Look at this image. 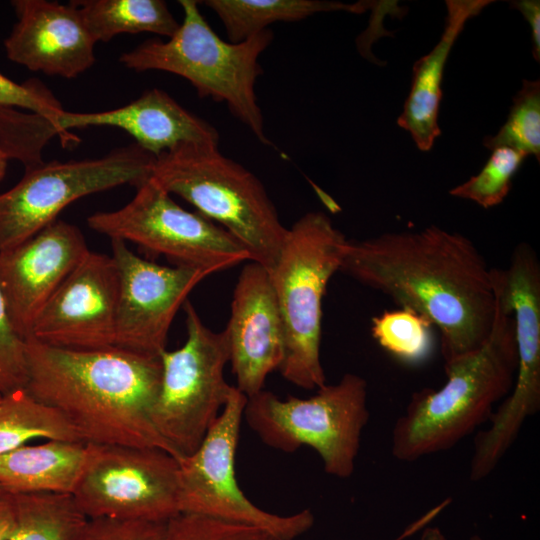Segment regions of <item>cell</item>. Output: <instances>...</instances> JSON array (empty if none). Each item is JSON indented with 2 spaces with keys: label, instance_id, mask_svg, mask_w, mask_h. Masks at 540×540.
I'll return each mask as SVG.
<instances>
[{
  "label": "cell",
  "instance_id": "obj_18",
  "mask_svg": "<svg viewBox=\"0 0 540 540\" xmlns=\"http://www.w3.org/2000/svg\"><path fill=\"white\" fill-rule=\"evenodd\" d=\"M17 22L4 41L7 57L31 71L75 78L95 62V40L72 3L11 1Z\"/></svg>",
  "mask_w": 540,
  "mask_h": 540
},
{
  "label": "cell",
  "instance_id": "obj_2",
  "mask_svg": "<svg viewBox=\"0 0 540 540\" xmlns=\"http://www.w3.org/2000/svg\"><path fill=\"white\" fill-rule=\"evenodd\" d=\"M25 352L24 389L59 412L83 443L159 448L176 458L152 421L160 357L66 349L32 338L25 339Z\"/></svg>",
  "mask_w": 540,
  "mask_h": 540
},
{
  "label": "cell",
  "instance_id": "obj_32",
  "mask_svg": "<svg viewBox=\"0 0 540 540\" xmlns=\"http://www.w3.org/2000/svg\"><path fill=\"white\" fill-rule=\"evenodd\" d=\"M23 108L36 113L50 124L64 111L60 102L39 81L16 83L0 73V108Z\"/></svg>",
  "mask_w": 540,
  "mask_h": 540
},
{
  "label": "cell",
  "instance_id": "obj_19",
  "mask_svg": "<svg viewBox=\"0 0 540 540\" xmlns=\"http://www.w3.org/2000/svg\"><path fill=\"white\" fill-rule=\"evenodd\" d=\"M89 126L117 127L155 158L184 143H219L218 131L202 118L192 114L168 93L154 88L145 91L129 104L101 112L63 111L51 124L63 143L78 138L69 132Z\"/></svg>",
  "mask_w": 540,
  "mask_h": 540
},
{
  "label": "cell",
  "instance_id": "obj_4",
  "mask_svg": "<svg viewBox=\"0 0 540 540\" xmlns=\"http://www.w3.org/2000/svg\"><path fill=\"white\" fill-rule=\"evenodd\" d=\"M151 177L171 195L223 227L270 272L288 228L261 180L218 144L184 143L155 158Z\"/></svg>",
  "mask_w": 540,
  "mask_h": 540
},
{
  "label": "cell",
  "instance_id": "obj_33",
  "mask_svg": "<svg viewBox=\"0 0 540 540\" xmlns=\"http://www.w3.org/2000/svg\"><path fill=\"white\" fill-rule=\"evenodd\" d=\"M168 522L92 518L79 540H166Z\"/></svg>",
  "mask_w": 540,
  "mask_h": 540
},
{
  "label": "cell",
  "instance_id": "obj_30",
  "mask_svg": "<svg viewBox=\"0 0 540 540\" xmlns=\"http://www.w3.org/2000/svg\"><path fill=\"white\" fill-rule=\"evenodd\" d=\"M166 540H281L250 526L191 514H178L167 525Z\"/></svg>",
  "mask_w": 540,
  "mask_h": 540
},
{
  "label": "cell",
  "instance_id": "obj_5",
  "mask_svg": "<svg viewBox=\"0 0 540 540\" xmlns=\"http://www.w3.org/2000/svg\"><path fill=\"white\" fill-rule=\"evenodd\" d=\"M178 2L184 18L175 34L167 41L147 40L119 61L135 71L160 70L185 78L201 98L224 102L262 144L271 145L255 86L263 73L258 59L273 33L266 29L239 43L226 42L202 16L198 1Z\"/></svg>",
  "mask_w": 540,
  "mask_h": 540
},
{
  "label": "cell",
  "instance_id": "obj_39",
  "mask_svg": "<svg viewBox=\"0 0 540 540\" xmlns=\"http://www.w3.org/2000/svg\"><path fill=\"white\" fill-rule=\"evenodd\" d=\"M440 540H448V539L446 538L445 535H443ZM468 540H484V539L479 535H473Z\"/></svg>",
  "mask_w": 540,
  "mask_h": 540
},
{
  "label": "cell",
  "instance_id": "obj_35",
  "mask_svg": "<svg viewBox=\"0 0 540 540\" xmlns=\"http://www.w3.org/2000/svg\"><path fill=\"white\" fill-rule=\"evenodd\" d=\"M14 524L12 493L0 488V540H8Z\"/></svg>",
  "mask_w": 540,
  "mask_h": 540
},
{
  "label": "cell",
  "instance_id": "obj_25",
  "mask_svg": "<svg viewBox=\"0 0 540 540\" xmlns=\"http://www.w3.org/2000/svg\"><path fill=\"white\" fill-rule=\"evenodd\" d=\"M33 439L82 442L55 409L33 398L24 388L0 400V455Z\"/></svg>",
  "mask_w": 540,
  "mask_h": 540
},
{
  "label": "cell",
  "instance_id": "obj_8",
  "mask_svg": "<svg viewBox=\"0 0 540 540\" xmlns=\"http://www.w3.org/2000/svg\"><path fill=\"white\" fill-rule=\"evenodd\" d=\"M183 309L186 340L160 355L161 382L152 410L154 427L178 460L196 451L234 386L225 378L229 363L225 330L207 327L189 300Z\"/></svg>",
  "mask_w": 540,
  "mask_h": 540
},
{
  "label": "cell",
  "instance_id": "obj_38",
  "mask_svg": "<svg viewBox=\"0 0 540 540\" xmlns=\"http://www.w3.org/2000/svg\"><path fill=\"white\" fill-rule=\"evenodd\" d=\"M8 158L0 148V181L5 177Z\"/></svg>",
  "mask_w": 540,
  "mask_h": 540
},
{
  "label": "cell",
  "instance_id": "obj_31",
  "mask_svg": "<svg viewBox=\"0 0 540 540\" xmlns=\"http://www.w3.org/2000/svg\"><path fill=\"white\" fill-rule=\"evenodd\" d=\"M27 361L25 340L14 330L0 289V393L25 388Z\"/></svg>",
  "mask_w": 540,
  "mask_h": 540
},
{
  "label": "cell",
  "instance_id": "obj_29",
  "mask_svg": "<svg viewBox=\"0 0 540 540\" xmlns=\"http://www.w3.org/2000/svg\"><path fill=\"white\" fill-rule=\"evenodd\" d=\"M53 136L44 117L13 107L0 108V148L8 160L16 159L25 168L43 163L41 150Z\"/></svg>",
  "mask_w": 540,
  "mask_h": 540
},
{
  "label": "cell",
  "instance_id": "obj_21",
  "mask_svg": "<svg viewBox=\"0 0 540 540\" xmlns=\"http://www.w3.org/2000/svg\"><path fill=\"white\" fill-rule=\"evenodd\" d=\"M85 451L83 442L46 440L24 444L0 455V488L14 494H72Z\"/></svg>",
  "mask_w": 540,
  "mask_h": 540
},
{
  "label": "cell",
  "instance_id": "obj_13",
  "mask_svg": "<svg viewBox=\"0 0 540 540\" xmlns=\"http://www.w3.org/2000/svg\"><path fill=\"white\" fill-rule=\"evenodd\" d=\"M111 245L119 277L115 348L160 357L176 313L209 274L144 259L121 240Z\"/></svg>",
  "mask_w": 540,
  "mask_h": 540
},
{
  "label": "cell",
  "instance_id": "obj_10",
  "mask_svg": "<svg viewBox=\"0 0 540 540\" xmlns=\"http://www.w3.org/2000/svg\"><path fill=\"white\" fill-rule=\"evenodd\" d=\"M87 223L111 240L133 242L175 266L209 275L251 261L241 242L199 212L182 208L152 177L122 208L94 213Z\"/></svg>",
  "mask_w": 540,
  "mask_h": 540
},
{
  "label": "cell",
  "instance_id": "obj_6",
  "mask_svg": "<svg viewBox=\"0 0 540 540\" xmlns=\"http://www.w3.org/2000/svg\"><path fill=\"white\" fill-rule=\"evenodd\" d=\"M347 239L323 212L312 211L288 228L279 257L268 272L284 334L279 371L291 384L319 389L326 384L321 362L322 301L339 271Z\"/></svg>",
  "mask_w": 540,
  "mask_h": 540
},
{
  "label": "cell",
  "instance_id": "obj_22",
  "mask_svg": "<svg viewBox=\"0 0 540 540\" xmlns=\"http://www.w3.org/2000/svg\"><path fill=\"white\" fill-rule=\"evenodd\" d=\"M216 13L229 42L239 43L276 22H296L320 12L363 13L368 2L345 4L320 0H205L199 1Z\"/></svg>",
  "mask_w": 540,
  "mask_h": 540
},
{
  "label": "cell",
  "instance_id": "obj_23",
  "mask_svg": "<svg viewBox=\"0 0 540 540\" xmlns=\"http://www.w3.org/2000/svg\"><path fill=\"white\" fill-rule=\"evenodd\" d=\"M92 38L107 42L121 33L150 32L172 37L179 23L162 0L72 1Z\"/></svg>",
  "mask_w": 540,
  "mask_h": 540
},
{
  "label": "cell",
  "instance_id": "obj_14",
  "mask_svg": "<svg viewBox=\"0 0 540 540\" xmlns=\"http://www.w3.org/2000/svg\"><path fill=\"white\" fill-rule=\"evenodd\" d=\"M118 291L112 256L89 250L48 300L27 338L74 350L115 348Z\"/></svg>",
  "mask_w": 540,
  "mask_h": 540
},
{
  "label": "cell",
  "instance_id": "obj_1",
  "mask_svg": "<svg viewBox=\"0 0 540 540\" xmlns=\"http://www.w3.org/2000/svg\"><path fill=\"white\" fill-rule=\"evenodd\" d=\"M339 271L427 318L440 332L445 363L477 350L491 332L492 268L460 233L432 225L347 239Z\"/></svg>",
  "mask_w": 540,
  "mask_h": 540
},
{
  "label": "cell",
  "instance_id": "obj_26",
  "mask_svg": "<svg viewBox=\"0 0 540 540\" xmlns=\"http://www.w3.org/2000/svg\"><path fill=\"white\" fill-rule=\"evenodd\" d=\"M431 322L406 308L384 311L372 318L371 334L391 356L406 364H417L433 350Z\"/></svg>",
  "mask_w": 540,
  "mask_h": 540
},
{
  "label": "cell",
  "instance_id": "obj_7",
  "mask_svg": "<svg viewBox=\"0 0 540 540\" xmlns=\"http://www.w3.org/2000/svg\"><path fill=\"white\" fill-rule=\"evenodd\" d=\"M369 417L368 383L354 373L307 398L282 399L263 389L247 398L243 413L265 445L286 453L312 448L324 471L339 479L354 473Z\"/></svg>",
  "mask_w": 540,
  "mask_h": 540
},
{
  "label": "cell",
  "instance_id": "obj_3",
  "mask_svg": "<svg viewBox=\"0 0 540 540\" xmlns=\"http://www.w3.org/2000/svg\"><path fill=\"white\" fill-rule=\"evenodd\" d=\"M493 288L496 311L488 338L477 350L445 363L440 388L411 395L392 428L395 459L413 462L451 449L489 421L496 403L509 394L518 365L514 318L494 282Z\"/></svg>",
  "mask_w": 540,
  "mask_h": 540
},
{
  "label": "cell",
  "instance_id": "obj_28",
  "mask_svg": "<svg viewBox=\"0 0 540 540\" xmlns=\"http://www.w3.org/2000/svg\"><path fill=\"white\" fill-rule=\"evenodd\" d=\"M526 156L512 148L498 147L480 172L452 188L449 194L488 209L501 204L512 187V179Z\"/></svg>",
  "mask_w": 540,
  "mask_h": 540
},
{
  "label": "cell",
  "instance_id": "obj_15",
  "mask_svg": "<svg viewBox=\"0 0 540 540\" xmlns=\"http://www.w3.org/2000/svg\"><path fill=\"white\" fill-rule=\"evenodd\" d=\"M88 252L79 228L58 219L19 245L0 250V289L12 326L22 339Z\"/></svg>",
  "mask_w": 540,
  "mask_h": 540
},
{
  "label": "cell",
  "instance_id": "obj_37",
  "mask_svg": "<svg viewBox=\"0 0 540 540\" xmlns=\"http://www.w3.org/2000/svg\"><path fill=\"white\" fill-rule=\"evenodd\" d=\"M443 535V532L438 527L428 525L420 531L417 540H440Z\"/></svg>",
  "mask_w": 540,
  "mask_h": 540
},
{
  "label": "cell",
  "instance_id": "obj_36",
  "mask_svg": "<svg viewBox=\"0 0 540 540\" xmlns=\"http://www.w3.org/2000/svg\"><path fill=\"white\" fill-rule=\"evenodd\" d=\"M447 507L446 502L442 501L430 510H428L425 514L417 518L415 521L411 522L408 526H406L400 534H398L396 537H394L391 540H406L410 538L411 536L419 533L421 530H423L426 526L430 525V523Z\"/></svg>",
  "mask_w": 540,
  "mask_h": 540
},
{
  "label": "cell",
  "instance_id": "obj_24",
  "mask_svg": "<svg viewBox=\"0 0 540 540\" xmlns=\"http://www.w3.org/2000/svg\"><path fill=\"white\" fill-rule=\"evenodd\" d=\"M14 524L8 540H79L88 522L68 493H12Z\"/></svg>",
  "mask_w": 540,
  "mask_h": 540
},
{
  "label": "cell",
  "instance_id": "obj_9",
  "mask_svg": "<svg viewBox=\"0 0 540 540\" xmlns=\"http://www.w3.org/2000/svg\"><path fill=\"white\" fill-rule=\"evenodd\" d=\"M247 397L235 386L219 417L191 455L179 460L180 514L255 527L281 540H295L315 523L311 510L281 515L261 509L241 490L235 457Z\"/></svg>",
  "mask_w": 540,
  "mask_h": 540
},
{
  "label": "cell",
  "instance_id": "obj_40",
  "mask_svg": "<svg viewBox=\"0 0 540 540\" xmlns=\"http://www.w3.org/2000/svg\"><path fill=\"white\" fill-rule=\"evenodd\" d=\"M2 396H3V395L0 393V400H1Z\"/></svg>",
  "mask_w": 540,
  "mask_h": 540
},
{
  "label": "cell",
  "instance_id": "obj_12",
  "mask_svg": "<svg viewBox=\"0 0 540 540\" xmlns=\"http://www.w3.org/2000/svg\"><path fill=\"white\" fill-rule=\"evenodd\" d=\"M178 470L159 448L86 444L72 496L88 519L168 522L180 514Z\"/></svg>",
  "mask_w": 540,
  "mask_h": 540
},
{
  "label": "cell",
  "instance_id": "obj_27",
  "mask_svg": "<svg viewBox=\"0 0 540 540\" xmlns=\"http://www.w3.org/2000/svg\"><path fill=\"white\" fill-rule=\"evenodd\" d=\"M483 144L493 150L512 148L526 157L540 158V81L523 80L513 99L506 122L494 136L485 137Z\"/></svg>",
  "mask_w": 540,
  "mask_h": 540
},
{
  "label": "cell",
  "instance_id": "obj_20",
  "mask_svg": "<svg viewBox=\"0 0 540 540\" xmlns=\"http://www.w3.org/2000/svg\"><path fill=\"white\" fill-rule=\"evenodd\" d=\"M490 0H448L444 31L435 47L414 63L411 88L397 123L421 151H429L441 135L438 124L442 80L450 51L466 22Z\"/></svg>",
  "mask_w": 540,
  "mask_h": 540
},
{
  "label": "cell",
  "instance_id": "obj_17",
  "mask_svg": "<svg viewBox=\"0 0 540 540\" xmlns=\"http://www.w3.org/2000/svg\"><path fill=\"white\" fill-rule=\"evenodd\" d=\"M494 283L514 318L518 365L513 386L495 412L509 430H519L540 410V263L534 249L518 244L505 269L492 268Z\"/></svg>",
  "mask_w": 540,
  "mask_h": 540
},
{
  "label": "cell",
  "instance_id": "obj_34",
  "mask_svg": "<svg viewBox=\"0 0 540 540\" xmlns=\"http://www.w3.org/2000/svg\"><path fill=\"white\" fill-rule=\"evenodd\" d=\"M511 7L522 13L531 27L534 59L540 60V2L538 0H520L511 2Z\"/></svg>",
  "mask_w": 540,
  "mask_h": 540
},
{
  "label": "cell",
  "instance_id": "obj_11",
  "mask_svg": "<svg viewBox=\"0 0 540 540\" xmlns=\"http://www.w3.org/2000/svg\"><path fill=\"white\" fill-rule=\"evenodd\" d=\"M154 160L133 143L100 158L25 168L19 182L0 194V250L29 239L77 199L124 184L139 186L151 177Z\"/></svg>",
  "mask_w": 540,
  "mask_h": 540
},
{
  "label": "cell",
  "instance_id": "obj_16",
  "mask_svg": "<svg viewBox=\"0 0 540 540\" xmlns=\"http://www.w3.org/2000/svg\"><path fill=\"white\" fill-rule=\"evenodd\" d=\"M234 385L247 398L264 389L284 357L282 320L268 271L248 261L236 282L224 329Z\"/></svg>",
  "mask_w": 540,
  "mask_h": 540
}]
</instances>
